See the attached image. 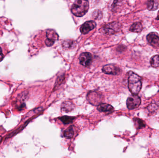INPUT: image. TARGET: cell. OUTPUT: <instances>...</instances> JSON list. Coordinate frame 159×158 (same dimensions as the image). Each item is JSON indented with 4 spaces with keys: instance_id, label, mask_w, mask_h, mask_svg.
<instances>
[{
    "instance_id": "cell-1",
    "label": "cell",
    "mask_w": 159,
    "mask_h": 158,
    "mask_svg": "<svg viewBox=\"0 0 159 158\" xmlns=\"http://www.w3.org/2000/svg\"><path fill=\"white\" fill-rule=\"evenodd\" d=\"M128 87L132 94L138 95L142 89V78L133 71H129L128 78Z\"/></svg>"
},
{
    "instance_id": "cell-2",
    "label": "cell",
    "mask_w": 159,
    "mask_h": 158,
    "mask_svg": "<svg viewBox=\"0 0 159 158\" xmlns=\"http://www.w3.org/2000/svg\"><path fill=\"white\" fill-rule=\"evenodd\" d=\"M89 6L88 0H77L72 6V13L76 16H83L88 12Z\"/></svg>"
},
{
    "instance_id": "cell-3",
    "label": "cell",
    "mask_w": 159,
    "mask_h": 158,
    "mask_svg": "<svg viewBox=\"0 0 159 158\" xmlns=\"http://www.w3.org/2000/svg\"><path fill=\"white\" fill-rule=\"evenodd\" d=\"M121 24L118 22H111L105 25L102 28V32L106 34H114L120 31Z\"/></svg>"
},
{
    "instance_id": "cell-4",
    "label": "cell",
    "mask_w": 159,
    "mask_h": 158,
    "mask_svg": "<svg viewBox=\"0 0 159 158\" xmlns=\"http://www.w3.org/2000/svg\"><path fill=\"white\" fill-rule=\"evenodd\" d=\"M87 99L92 105L98 106L102 101V95L96 91H91L87 95Z\"/></svg>"
},
{
    "instance_id": "cell-5",
    "label": "cell",
    "mask_w": 159,
    "mask_h": 158,
    "mask_svg": "<svg viewBox=\"0 0 159 158\" xmlns=\"http://www.w3.org/2000/svg\"><path fill=\"white\" fill-rule=\"evenodd\" d=\"M141 104V98L137 95H132L127 99V107L129 109H134L137 108Z\"/></svg>"
},
{
    "instance_id": "cell-6",
    "label": "cell",
    "mask_w": 159,
    "mask_h": 158,
    "mask_svg": "<svg viewBox=\"0 0 159 158\" xmlns=\"http://www.w3.org/2000/svg\"><path fill=\"white\" fill-rule=\"evenodd\" d=\"M103 72L108 75H117L120 73V69L114 64H108L103 67Z\"/></svg>"
},
{
    "instance_id": "cell-7",
    "label": "cell",
    "mask_w": 159,
    "mask_h": 158,
    "mask_svg": "<svg viewBox=\"0 0 159 158\" xmlns=\"http://www.w3.org/2000/svg\"><path fill=\"white\" fill-rule=\"evenodd\" d=\"M47 39L45 44L48 46H51L55 43V41L58 39L57 33L52 29L48 30L46 32Z\"/></svg>"
},
{
    "instance_id": "cell-8",
    "label": "cell",
    "mask_w": 159,
    "mask_h": 158,
    "mask_svg": "<svg viewBox=\"0 0 159 158\" xmlns=\"http://www.w3.org/2000/svg\"><path fill=\"white\" fill-rule=\"evenodd\" d=\"M80 63L84 66H88L90 65L92 61V56L91 54L88 52L83 53L80 55L79 57Z\"/></svg>"
},
{
    "instance_id": "cell-9",
    "label": "cell",
    "mask_w": 159,
    "mask_h": 158,
    "mask_svg": "<svg viewBox=\"0 0 159 158\" xmlns=\"http://www.w3.org/2000/svg\"><path fill=\"white\" fill-rule=\"evenodd\" d=\"M96 24L93 20L87 21L84 23L80 28V31L83 34L89 33L90 31L92 30L96 27Z\"/></svg>"
},
{
    "instance_id": "cell-10",
    "label": "cell",
    "mask_w": 159,
    "mask_h": 158,
    "mask_svg": "<svg viewBox=\"0 0 159 158\" xmlns=\"http://www.w3.org/2000/svg\"><path fill=\"white\" fill-rule=\"evenodd\" d=\"M148 43L156 48H159V36L156 32H151L147 37Z\"/></svg>"
},
{
    "instance_id": "cell-11",
    "label": "cell",
    "mask_w": 159,
    "mask_h": 158,
    "mask_svg": "<svg viewBox=\"0 0 159 158\" xmlns=\"http://www.w3.org/2000/svg\"><path fill=\"white\" fill-rule=\"evenodd\" d=\"M97 109L101 112L111 113L114 111V108L111 105L101 103L97 106Z\"/></svg>"
},
{
    "instance_id": "cell-12",
    "label": "cell",
    "mask_w": 159,
    "mask_h": 158,
    "mask_svg": "<svg viewBox=\"0 0 159 158\" xmlns=\"http://www.w3.org/2000/svg\"><path fill=\"white\" fill-rule=\"evenodd\" d=\"M143 29V27L142 23L140 22H135L131 26L129 30L132 32H139L142 31Z\"/></svg>"
},
{
    "instance_id": "cell-13",
    "label": "cell",
    "mask_w": 159,
    "mask_h": 158,
    "mask_svg": "<svg viewBox=\"0 0 159 158\" xmlns=\"http://www.w3.org/2000/svg\"><path fill=\"white\" fill-rule=\"evenodd\" d=\"M159 6V1L158 0H148L147 7L148 10H155L157 9Z\"/></svg>"
},
{
    "instance_id": "cell-14",
    "label": "cell",
    "mask_w": 159,
    "mask_h": 158,
    "mask_svg": "<svg viewBox=\"0 0 159 158\" xmlns=\"http://www.w3.org/2000/svg\"><path fill=\"white\" fill-rule=\"evenodd\" d=\"M74 108L73 104L71 102H65L61 105V109L65 112H68L72 111Z\"/></svg>"
},
{
    "instance_id": "cell-15",
    "label": "cell",
    "mask_w": 159,
    "mask_h": 158,
    "mask_svg": "<svg viewBox=\"0 0 159 158\" xmlns=\"http://www.w3.org/2000/svg\"><path fill=\"white\" fill-rule=\"evenodd\" d=\"M134 126L137 129H141L146 127V123L144 121L139 118H134Z\"/></svg>"
},
{
    "instance_id": "cell-16",
    "label": "cell",
    "mask_w": 159,
    "mask_h": 158,
    "mask_svg": "<svg viewBox=\"0 0 159 158\" xmlns=\"http://www.w3.org/2000/svg\"><path fill=\"white\" fill-rule=\"evenodd\" d=\"M159 106L156 104H152L148 106L147 108L146 111L148 115H151L154 113H156L157 110L158 109Z\"/></svg>"
},
{
    "instance_id": "cell-17",
    "label": "cell",
    "mask_w": 159,
    "mask_h": 158,
    "mask_svg": "<svg viewBox=\"0 0 159 158\" xmlns=\"http://www.w3.org/2000/svg\"><path fill=\"white\" fill-rule=\"evenodd\" d=\"M75 134L73 126H70L68 128L67 130L64 131V136L68 139H71L73 138Z\"/></svg>"
},
{
    "instance_id": "cell-18",
    "label": "cell",
    "mask_w": 159,
    "mask_h": 158,
    "mask_svg": "<svg viewBox=\"0 0 159 158\" xmlns=\"http://www.w3.org/2000/svg\"><path fill=\"white\" fill-rule=\"evenodd\" d=\"M75 118L74 117H69V116H63L59 118V119L64 124H69L72 123L74 120Z\"/></svg>"
},
{
    "instance_id": "cell-19",
    "label": "cell",
    "mask_w": 159,
    "mask_h": 158,
    "mask_svg": "<svg viewBox=\"0 0 159 158\" xmlns=\"http://www.w3.org/2000/svg\"><path fill=\"white\" fill-rule=\"evenodd\" d=\"M150 63L153 67H159V55H157L152 57L150 59Z\"/></svg>"
},
{
    "instance_id": "cell-20",
    "label": "cell",
    "mask_w": 159,
    "mask_h": 158,
    "mask_svg": "<svg viewBox=\"0 0 159 158\" xmlns=\"http://www.w3.org/2000/svg\"><path fill=\"white\" fill-rule=\"evenodd\" d=\"M3 53L2 48H1V46H0V62L3 60Z\"/></svg>"
},
{
    "instance_id": "cell-21",
    "label": "cell",
    "mask_w": 159,
    "mask_h": 158,
    "mask_svg": "<svg viewBox=\"0 0 159 158\" xmlns=\"http://www.w3.org/2000/svg\"><path fill=\"white\" fill-rule=\"evenodd\" d=\"M157 19H159V11L158 13L157 17Z\"/></svg>"
},
{
    "instance_id": "cell-22",
    "label": "cell",
    "mask_w": 159,
    "mask_h": 158,
    "mask_svg": "<svg viewBox=\"0 0 159 158\" xmlns=\"http://www.w3.org/2000/svg\"><path fill=\"white\" fill-rule=\"evenodd\" d=\"M2 138L1 137H0V143H1V141H2Z\"/></svg>"
}]
</instances>
